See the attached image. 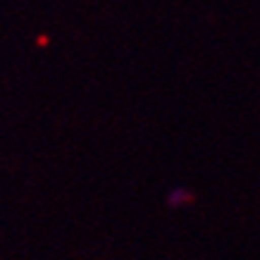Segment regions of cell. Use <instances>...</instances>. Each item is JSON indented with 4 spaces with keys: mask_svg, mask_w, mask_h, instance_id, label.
<instances>
[{
    "mask_svg": "<svg viewBox=\"0 0 260 260\" xmlns=\"http://www.w3.org/2000/svg\"><path fill=\"white\" fill-rule=\"evenodd\" d=\"M191 201V196L186 193L184 189H177V191H172V196H170V203L172 205H181V203H189Z\"/></svg>",
    "mask_w": 260,
    "mask_h": 260,
    "instance_id": "cell-1",
    "label": "cell"
}]
</instances>
